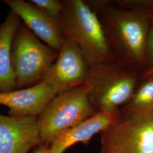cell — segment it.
Wrapping results in <instances>:
<instances>
[{
	"mask_svg": "<svg viewBox=\"0 0 153 153\" xmlns=\"http://www.w3.org/2000/svg\"><path fill=\"white\" fill-rule=\"evenodd\" d=\"M60 18L64 38L80 49L91 68L111 62L112 55L103 25L95 12L82 0L65 1Z\"/></svg>",
	"mask_w": 153,
	"mask_h": 153,
	"instance_id": "cell-1",
	"label": "cell"
},
{
	"mask_svg": "<svg viewBox=\"0 0 153 153\" xmlns=\"http://www.w3.org/2000/svg\"><path fill=\"white\" fill-rule=\"evenodd\" d=\"M90 91L88 82L55 97L38 117L43 143L50 144L61 133L96 113L90 100Z\"/></svg>",
	"mask_w": 153,
	"mask_h": 153,
	"instance_id": "cell-2",
	"label": "cell"
},
{
	"mask_svg": "<svg viewBox=\"0 0 153 153\" xmlns=\"http://www.w3.org/2000/svg\"><path fill=\"white\" fill-rule=\"evenodd\" d=\"M103 9L108 32L124 60L131 64H143L151 13L109 6Z\"/></svg>",
	"mask_w": 153,
	"mask_h": 153,
	"instance_id": "cell-3",
	"label": "cell"
},
{
	"mask_svg": "<svg viewBox=\"0 0 153 153\" xmlns=\"http://www.w3.org/2000/svg\"><path fill=\"white\" fill-rule=\"evenodd\" d=\"M58 55L59 52L42 43L22 24L15 34L11 47V65L16 88L21 89L41 81Z\"/></svg>",
	"mask_w": 153,
	"mask_h": 153,
	"instance_id": "cell-4",
	"label": "cell"
},
{
	"mask_svg": "<svg viewBox=\"0 0 153 153\" xmlns=\"http://www.w3.org/2000/svg\"><path fill=\"white\" fill-rule=\"evenodd\" d=\"M137 76L132 71L116 65L112 61L91 68L90 100L98 112L119 111L134 94Z\"/></svg>",
	"mask_w": 153,
	"mask_h": 153,
	"instance_id": "cell-5",
	"label": "cell"
},
{
	"mask_svg": "<svg viewBox=\"0 0 153 153\" xmlns=\"http://www.w3.org/2000/svg\"><path fill=\"white\" fill-rule=\"evenodd\" d=\"M153 112L119 115L102 132V153H153Z\"/></svg>",
	"mask_w": 153,
	"mask_h": 153,
	"instance_id": "cell-6",
	"label": "cell"
},
{
	"mask_svg": "<svg viewBox=\"0 0 153 153\" xmlns=\"http://www.w3.org/2000/svg\"><path fill=\"white\" fill-rule=\"evenodd\" d=\"M91 66L80 49L66 39L53 64L42 80L59 93L89 82Z\"/></svg>",
	"mask_w": 153,
	"mask_h": 153,
	"instance_id": "cell-7",
	"label": "cell"
},
{
	"mask_svg": "<svg viewBox=\"0 0 153 153\" xmlns=\"http://www.w3.org/2000/svg\"><path fill=\"white\" fill-rule=\"evenodd\" d=\"M42 143L38 117L0 114V153H28Z\"/></svg>",
	"mask_w": 153,
	"mask_h": 153,
	"instance_id": "cell-8",
	"label": "cell"
},
{
	"mask_svg": "<svg viewBox=\"0 0 153 153\" xmlns=\"http://www.w3.org/2000/svg\"><path fill=\"white\" fill-rule=\"evenodd\" d=\"M4 3L20 17L23 23L51 48L59 52L65 39L60 22L32 2L23 0H5Z\"/></svg>",
	"mask_w": 153,
	"mask_h": 153,
	"instance_id": "cell-9",
	"label": "cell"
},
{
	"mask_svg": "<svg viewBox=\"0 0 153 153\" xmlns=\"http://www.w3.org/2000/svg\"><path fill=\"white\" fill-rule=\"evenodd\" d=\"M57 94L54 88L40 81L30 88L0 93V104L9 108V116L38 117Z\"/></svg>",
	"mask_w": 153,
	"mask_h": 153,
	"instance_id": "cell-10",
	"label": "cell"
},
{
	"mask_svg": "<svg viewBox=\"0 0 153 153\" xmlns=\"http://www.w3.org/2000/svg\"><path fill=\"white\" fill-rule=\"evenodd\" d=\"M119 111L97 112L76 126L61 133L49 144L50 153H64L79 142H88L96 134L103 132L119 117Z\"/></svg>",
	"mask_w": 153,
	"mask_h": 153,
	"instance_id": "cell-11",
	"label": "cell"
},
{
	"mask_svg": "<svg viewBox=\"0 0 153 153\" xmlns=\"http://www.w3.org/2000/svg\"><path fill=\"white\" fill-rule=\"evenodd\" d=\"M22 24L20 17L11 10L0 24V93L16 90V78L11 65V47L15 34Z\"/></svg>",
	"mask_w": 153,
	"mask_h": 153,
	"instance_id": "cell-12",
	"label": "cell"
},
{
	"mask_svg": "<svg viewBox=\"0 0 153 153\" xmlns=\"http://www.w3.org/2000/svg\"><path fill=\"white\" fill-rule=\"evenodd\" d=\"M132 113L153 112V76L134 93L127 103L126 111Z\"/></svg>",
	"mask_w": 153,
	"mask_h": 153,
	"instance_id": "cell-13",
	"label": "cell"
},
{
	"mask_svg": "<svg viewBox=\"0 0 153 153\" xmlns=\"http://www.w3.org/2000/svg\"><path fill=\"white\" fill-rule=\"evenodd\" d=\"M30 2L59 21L65 10L64 1L59 0H32Z\"/></svg>",
	"mask_w": 153,
	"mask_h": 153,
	"instance_id": "cell-14",
	"label": "cell"
},
{
	"mask_svg": "<svg viewBox=\"0 0 153 153\" xmlns=\"http://www.w3.org/2000/svg\"><path fill=\"white\" fill-rule=\"evenodd\" d=\"M116 2L121 8L137 10L151 13L153 11V0H119Z\"/></svg>",
	"mask_w": 153,
	"mask_h": 153,
	"instance_id": "cell-15",
	"label": "cell"
},
{
	"mask_svg": "<svg viewBox=\"0 0 153 153\" xmlns=\"http://www.w3.org/2000/svg\"><path fill=\"white\" fill-rule=\"evenodd\" d=\"M153 64V23L150 25L145 48V61Z\"/></svg>",
	"mask_w": 153,
	"mask_h": 153,
	"instance_id": "cell-16",
	"label": "cell"
},
{
	"mask_svg": "<svg viewBox=\"0 0 153 153\" xmlns=\"http://www.w3.org/2000/svg\"><path fill=\"white\" fill-rule=\"evenodd\" d=\"M33 153H50L49 144L44 143L41 144L36 148Z\"/></svg>",
	"mask_w": 153,
	"mask_h": 153,
	"instance_id": "cell-17",
	"label": "cell"
},
{
	"mask_svg": "<svg viewBox=\"0 0 153 153\" xmlns=\"http://www.w3.org/2000/svg\"><path fill=\"white\" fill-rule=\"evenodd\" d=\"M153 75V66L149 69L148 71L144 74V76H149Z\"/></svg>",
	"mask_w": 153,
	"mask_h": 153,
	"instance_id": "cell-18",
	"label": "cell"
},
{
	"mask_svg": "<svg viewBox=\"0 0 153 153\" xmlns=\"http://www.w3.org/2000/svg\"><path fill=\"white\" fill-rule=\"evenodd\" d=\"M150 16H151V20H153V14H152V13H151Z\"/></svg>",
	"mask_w": 153,
	"mask_h": 153,
	"instance_id": "cell-19",
	"label": "cell"
},
{
	"mask_svg": "<svg viewBox=\"0 0 153 153\" xmlns=\"http://www.w3.org/2000/svg\"></svg>",
	"mask_w": 153,
	"mask_h": 153,
	"instance_id": "cell-20",
	"label": "cell"
}]
</instances>
